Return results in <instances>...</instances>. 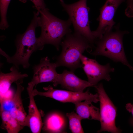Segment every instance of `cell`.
<instances>
[{
	"mask_svg": "<svg viewBox=\"0 0 133 133\" xmlns=\"http://www.w3.org/2000/svg\"><path fill=\"white\" fill-rule=\"evenodd\" d=\"M2 121L1 128L8 133H18L23 127L7 111L0 110Z\"/></svg>",
	"mask_w": 133,
	"mask_h": 133,
	"instance_id": "cell-17",
	"label": "cell"
},
{
	"mask_svg": "<svg viewBox=\"0 0 133 133\" xmlns=\"http://www.w3.org/2000/svg\"><path fill=\"white\" fill-rule=\"evenodd\" d=\"M57 67L55 63L50 62L47 56L42 58L40 63L33 67V77L28 86L33 88L40 83L50 82L57 86L59 84V74L56 70Z\"/></svg>",
	"mask_w": 133,
	"mask_h": 133,
	"instance_id": "cell-9",
	"label": "cell"
},
{
	"mask_svg": "<svg viewBox=\"0 0 133 133\" xmlns=\"http://www.w3.org/2000/svg\"><path fill=\"white\" fill-rule=\"evenodd\" d=\"M126 108L129 112L131 113L133 116V104L131 103L127 104L126 105Z\"/></svg>",
	"mask_w": 133,
	"mask_h": 133,
	"instance_id": "cell-21",
	"label": "cell"
},
{
	"mask_svg": "<svg viewBox=\"0 0 133 133\" xmlns=\"http://www.w3.org/2000/svg\"><path fill=\"white\" fill-rule=\"evenodd\" d=\"M38 11L40 14L39 26L41 29L40 35L37 39L39 50H42L45 44H50L59 50L62 39L71 32L70 28L72 24L71 20L69 18L66 20L58 18L46 8Z\"/></svg>",
	"mask_w": 133,
	"mask_h": 133,
	"instance_id": "cell-1",
	"label": "cell"
},
{
	"mask_svg": "<svg viewBox=\"0 0 133 133\" xmlns=\"http://www.w3.org/2000/svg\"><path fill=\"white\" fill-rule=\"evenodd\" d=\"M91 45L81 35L74 32L67 34L60 44L61 53L56 58L57 67L65 66L73 72L81 67L80 57L86 50L91 48Z\"/></svg>",
	"mask_w": 133,
	"mask_h": 133,
	"instance_id": "cell-3",
	"label": "cell"
},
{
	"mask_svg": "<svg viewBox=\"0 0 133 133\" xmlns=\"http://www.w3.org/2000/svg\"><path fill=\"white\" fill-rule=\"evenodd\" d=\"M131 123V124L133 126V119H132L130 121Z\"/></svg>",
	"mask_w": 133,
	"mask_h": 133,
	"instance_id": "cell-22",
	"label": "cell"
},
{
	"mask_svg": "<svg viewBox=\"0 0 133 133\" xmlns=\"http://www.w3.org/2000/svg\"><path fill=\"white\" fill-rule=\"evenodd\" d=\"M23 81L18 80L15 83L17 86L14 95L8 98L0 99V110L7 111L16 119L24 128L28 126L27 116L23 105L21 93L24 90L21 85Z\"/></svg>",
	"mask_w": 133,
	"mask_h": 133,
	"instance_id": "cell-8",
	"label": "cell"
},
{
	"mask_svg": "<svg viewBox=\"0 0 133 133\" xmlns=\"http://www.w3.org/2000/svg\"><path fill=\"white\" fill-rule=\"evenodd\" d=\"M34 5L35 7L38 10L46 8L44 0H30Z\"/></svg>",
	"mask_w": 133,
	"mask_h": 133,
	"instance_id": "cell-20",
	"label": "cell"
},
{
	"mask_svg": "<svg viewBox=\"0 0 133 133\" xmlns=\"http://www.w3.org/2000/svg\"><path fill=\"white\" fill-rule=\"evenodd\" d=\"M27 89L29 98L28 114L27 116L28 127L32 133H39L42 129L43 123L34 99V96L33 94V88L27 86Z\"/></svg>",
	"mask_w": 133,
	"mask_h": 133,
	"instance_id": "cell-13",
	"label": "cell"
},
{
	"mask_svg": "<svg viewBox=\"0 0 133 133\" xmlns=\"http://www.w3.org/2000/svg\"><path fill=\"white\" fill-rule=\"evenodd\" d=\"M2 0H0V1H1Z\"/></svg>",
	"mask_w": 133,
	"mask_h": 133,
	"instance_id": "cell-23",
	"label": "cell"
},
{
	"mask_svg": "<svg viewBox=\"0 0 133 133\" xmlns=\"http://www.w3.org/2000/svg\"><path fill=\"white\" fill-rule=\"evenodd\" d=\"M99 95L101 128L98 132L107 131L113 133H120L115 125L117 109L105 92L102 83L94 86Z\"/></svg>",
	"mask_w": 133,
	"mask_h": 133,
	"instance_id": "cell-6",
	"label": "cell"
},
{
	"mask_svg": "<svg viewBox=\"0 0 133 133\" xmlns=\"http://www.w3.org/2000/svg\"><path fill=\"white\" fill-rule=\"evenodd\" d=\"M66 116L68 119L69 129L72 133H84L81 124L83 119L76 113H67Z\"/></svg>",
	"mask_w": 133,
	"mask_h": 133,
	"instance_id": "cell-18",
	"label": "cell"
},
{
	"mask_svg": "<svg viewBox=\"0 0 133 133\" xmlns=\"http://www.w3.org/2000/svg\"><path fill=\"white\" fill-rule=\"evenodd\" d=\"M11 0H2L0 1L1 16L0 29L5 30L9 26L6 20V15L8 7Z\"/></svg>",
	"mask_w": 133,
	"mask_h": 133,
	"instance_id": "cell-19",
	"label": "cell"
},
{
	"mask_svg": "<svg viewBox=\"0 0 133 133\" xmlns=\"http://www.w3.org/2000/svg\"><path fill=\"white\" fill-rule=\"evenodd\" d=\"M74 72L65 70L59 74L58 84L67 90L79 92H83L87 87L93 86L88 81L79 78Z\"/></svg>",
	"mask_w": 133,
	"mask_h": 133,
	"instance_id": "cell-12",
	"label": "cell"
},
{
	"mask_svg": "<svg viewBox=\"0 0 133 133\" xmlns=\"http://www.w3.org/2000/svg\"><path fill=\"white\" fill-rule=\"evenodd\" d=\"M43 89L45 92H40L36 89H34L33 91L34 96H43L51 98L61 102H70L74 104L85 100L95 103L99 101L98 94H93L90 93L88 90L85 92H77L55 89L50 85L44 87Z\"/></svg>",
	"mask_w": 133,
	"mask_h": 133,
	"instance_id": "cell-7",
	"label": "cell"
},
{
	"mask_svg": "<svg viewBox=\"0 0 133 133\" xmlns=\"http://www.w3.org/2000/svg\"><path fill=\"white\" fill-rule=\"evenodd\" d=\"M34 14L33 20L26 31L17 40L15 54L10 57L0 49V54L6 58L7 61L13 64L18 69L20 65L24 68H28L30 65L29 62L30 57L33 52L39 50L35 29L39 26V13L37 12Z\"/></svg>",
	"mask_w": 133,
	"mask_h": 133,
	"instance_id": "cell-2",
	"label": "cell"
},
{
	"mask_svg": "<svg viewBox=\"0 0 133 133\" xmlns=\"http://www.w3.org/2000/svg\"><path fill=\"white\" fill-rule=\"evenodd\" d=\"M60 3L69 16L72 24L74 33L86 38L92 44L96 40L90 30L89 19V8L87 5V0H80L70 4L60 0Z\"/></svg>",
	"mask_w": 133,
	"mask_h": 133,
	"instance_id": "cell-5",
	"label": "cell"
},
{
	"mask_svg": "<svg viewBox=\"0 0 133 133\" xmlns=\"http://www.w3.org/2000/svg\"><path fill=\"white\" fill-rule=\"evenodd\" d=\"M66 126L67 120L64 115L60 112L54 111L46 116L42 129L48 133H65Z\"/></svg>",
	"mask_w": 133,
	"mask_h": 133,
	"instance_id": "cell-14",
	"label": "cell"
},
{
	"mask_svg": "<svg viewBox=\"0 0 133 133\" xmlns=\"http://www.w3.org/2000/svg\"><path fill=\"white\" fill-rule=\"evenodd\" d=\"M82 67L86 74L88 81L94 87L101 80L109 81L111 79L110 73L115 69L109 63L105 65L99 64L95 60L90 59L82 55L80 58Z\"/></svg>",
	"mask_w": 133,
	"mask_h": 133,
	"instance_id": "cell-11",
	"label": "cell"
},
{
	"mask_svg": "<svg viewBox=\"0 0 133 133\" xmlns=\"http://www.w3.org/2000/svg\"><path fill=\"white\" fill-rule=\"evenodd\" d=\"M116 29L115 31L111 30L98 39L95 49L91 54L107 57L114 61L121 62L133 70L125 56L122 41L124 35L129 32L120 31L118 28Z\"/></svg>",
	"mask_w": 133,
	"mask_h": 133,
	"instance_id": "cell-4",
	"label": "cell"
},
{
	"mask_svg": "<svg viewBox=\"0 0 133 133\" xmlns=\"http://www.w3.org/2000/svg\"><path fill=\"white\" fill-rule=\"evenodd\" d=\"M91 101L85 100L74 103L76 113L83 119L100 121V110L94 106Z\"/></svg>",
	"mask_w": 133,
	"mask_h": 133,
	"instance_id": "cell-16",
	"label": "cell"
},
{
	"mask_svg": "<svg viewBox=\"0 0 133 133\" xmlns=\"http://www.w3.org/2000/svg\"><path fill=\"white\" fill-rule=\"evenodd\" d=\"M10 72L4 73H0V99L2 98L9 90L11 84L18 80L23 79L28 77L26 74H22L18 69L13 65L10 69Z\"/></svg>",
	"mask_w": 133,
	"mask_h": 133,
	"instance_id": "cell-15",
	"label": "cell"
},
{
	"mask_svg": "<svg viewBox=\"0 0 133 133\" xmlns=\"http://www.w3.org/2000/svg\"><path fill=\"white\" fill-rule=\"evenodd\" d=\"M128 0H106L100 9V15L97 18L99 21L97 29L92 31L96 39L101 38L103 35L111 30L115 22L113 18L116 12L119 5Z\"/></svg>",
	"mask_w": 133,
	"mask_h": 133,
	"instance_id": "cell-10",
	"label": "cell"
}]
</instances>
